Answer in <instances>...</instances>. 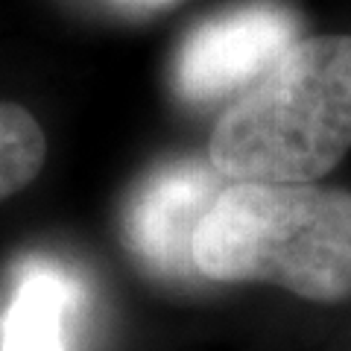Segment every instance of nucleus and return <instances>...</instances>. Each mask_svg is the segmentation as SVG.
<instances>
[{"instance_id": "nucleus-4", "label": "nucleus", "mask_w": 351, "mask_h": 351, "mask_svg": "<svg viewBox=\"0 0 351 351\" xmlns=\"http://www.w3.org/2000/svg\"><path fill=\"white\" fill-rule=\"evenodd\" d=\"M211 161H179L161 167L141 184L126 214L132 252L158 276L184 278L193 267V234L199 219L226 188Z\"/></svg>"}, {"instance_id": "nucleus-1", "label": "nucleus", "mask_w": 351, "mask_h": 351, "mask_svg": "<svg viewBox=\"0 0 351 351\" xmlns=\"http://www.w3.org/2000/svg\"><path fill=\"white\" fill-rule=\"evenodd\" d=\"M193 267L223 284H276L299 299H351V191L228 182L199 219Z\"/></svg>"}, {"instance_id": "nucleus-3", "label": "nucleus", "mask_w": 351, "mask_h": 351, "mask_svg": "<svg viewBox=\"0 0 351 351\" xmlns=\"http://www.w3.org/2000/svg\"><path fill=\"white\" fill-rule=\"evenodd\" d=\"M299 41V21L284 6L252 3L193 29L176 59V88L188 103H223L255 85Z\"/></svg>"}, {"instance_id": "nucleus-5", "label": "nucleus", "mask_w": 351, "mask_h": 351, "mask_svg": "<svg viewBox=\"0 0 351 351\" xmlns=\"http://www.w3.org/2000/svg\"><path fill=\"white\" fill-rule=\"evenodd\" d=\"M73 287L59 269L29 263L0 322V351H64Z\"/></svg>"}, {"instance_id": "nucleus-6", "label": "nucleus", "mask_w": 351, "mask_h": 351, "mask_svg": "<svg viewBox=\"0 0 351 351\" xmlns=\"http://www.w3.org/2000/svg\"><path fill=\"white\" fill-rule=\"evenodd\" d=\"M44 156L47 138L38 120L24 106L0 103V202L36 179Z\"/></svg>"}, {"instance_id": "nucleus-2", "label": "nucleus", "mask_w": 351, "mask_h": 351, "mask_svg": "<svg viewBox=\"0 0 351 351\" xmlns=\"http://www.w3.org/2000/svg\"><path fill=\"white\" fill-rule=\"evenodd\" d=\"M351 149V36L293 41L237 94L208 141V161L228 182L304 184Z\"/></svg>"}]
</instances>
